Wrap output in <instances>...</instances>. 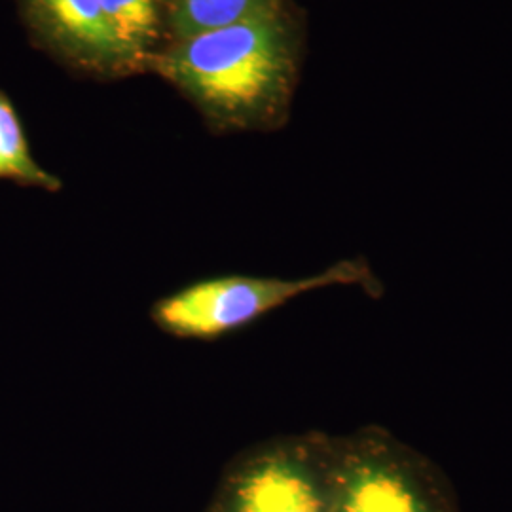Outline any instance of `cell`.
<instances>
[{"label":"cell","instance_id":"cell-1","mask_svg":"<svg viewBox=\"0 0 512 512\" xmlns=\"http://www.w3.org/2000/svg\"><path fill=\"white\" fill-rule=\"evenodd\" d=\"M165 73L224 116L249 118L281 103L293 74L287 25L270 4L232 25L184 38Z\"/></svg>","mask_w":512,"mask_h":512},{"label":"cell","instance_id":"cell-2","mask_svg":"<svg viewBox=\"0 0 512 512\" xmlns=\"http://www.w3.org/2000/svg\"><path fill=\"white\" fill-rule=\"evenodd\" d=\"M366 272L357 262H340L302 279L228 275L207 279L171 294L156 306V321L183 338H217L241 329L302 294L327 287L357 285Z\"/></svg>","mask_w":512,"mask_h":512},{"label":"cell","instance_id":"cell-3","mask_svg":"<svg viewBox=\"0 0 512 512\" xmlns=\"http://www.w3.org/2000/svg\"><path fill=\"white\" fill-rule=\"evenodd\" d=\"M31 6L44 29L73 54L97 61L131 55L112 33L99 0H31Z\"/></svg>","mask_w":512,"mask_h":512},{"label":"cell","instance_id":"cell-4","mask_svg":"<svg viewBox=\"0 0 512 512\" xmlns=\"http://www.w3.org/2000/svg\"><path fill=\"white\" fill-rule=\"evenodd\" d=\"M236 512H325V501L300 463L270 459L241 480Z\"/></svg>","mask_w":512,"mask_h":512},{"label":"cell","instance_id":"cell-5","mask_svg":"<svg viewBox=\"0 0 512 512\" xmlns=\"http://www.w3.org/2000/svg\"><path fill=\"white\" fill-rule=\"evenodd\" d=\"M336 512H431L399 471L365 463L351 471Z\"/></svg>","mask_w":512,"mask_h":512},{"label":"cell","instance_id":"cell-6","mask_svg":"<svg viewBox=\"0 0 512 512\" xmlns=\"http://www.w3.org/2000/svg\"><path fill=\"white\" fill-rule=\"evenodd\" d=\"M0 179L57 190L59 181L31 156L18 114L0 93Z\"/></svg>","mask_w":512,"mask_h":512},{"label":"cell","instance_id":"cell-7","mask_svg":"<svg viewBox=\"0 0 512 512\" xmlns=\"http://www.w3.org/2000/svg\"><path fill=\"white\" fill-rule=\"evenodd\" d=\"M274 0H169L171 21L183 38L196 37L232 25Z\"/></svg>","mask_w":512,"mask_h":512},{"label":"cell","instance_id":"cell-8","mask_svg":"<svg viewBox=\"0 0 512 512\" xmlns=\"http://www.w3.org/2000/svg\"><path fill=\"white\" fill-rule=\"evenodd\" d=\"M156 2L158 0H99L112 33L131 55L145 50L156 37Z\"/></svg>","mask_w":512,"mask_h":512}]
</instances>
